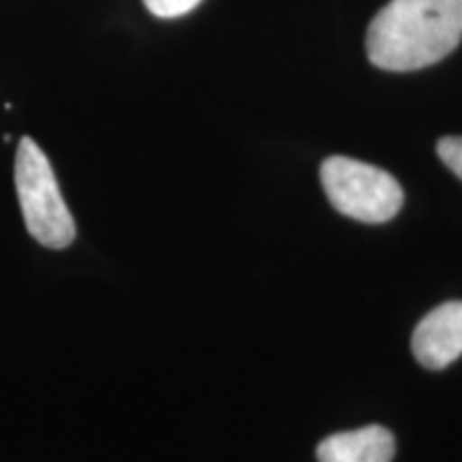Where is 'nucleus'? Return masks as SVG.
Masks as SVG:
<instances>
[{"label":"nucleus","instance_id":"nucleus-1","mask_svg":"<svg viewBox=\"0 0 462 462\" xmlns=\"http://www.w3.org/2000/svg\"><path fill=\"white\" fill-rule=\"evenodd\" d=\"M462 39V0H390L366 34L368 60L383 71H418L452 54Z\"/></svg>","mask_w":462,"mask_h":462},{"label":"nucleus","instance_id":"nucleus-2","mask_svg":"<svg viewBox=\"0 0 462 462\" xmlns=\"http://www.w3.org/2000/svg\"><path fill=\"white\" fill-rule=\"evenodd\" d=\"M15 189L26 229L39 245L67 248L75 240V223L62 199L48 157L31 137H22L15 152Z\"/></svg>","mask_w":462,"mask_h":462},{"label":"nucleus","instance_id":"nucleus-3","mask_svg":"<svg viewBox=\"0 0 462 462\" xmlns=\"http://www.w3.org/2000/svg\"><path fill=\"white\" fill-rule=\"evenodd\" d=\"M321 184L340 215L368 225L392 221L404 201L401 184L392 173L349 157L323 161Z\"/></svg>","mask_w":462,"mask_h":462},{"label":"nucleus","instance_id":"nucleus-4","mask_svg":"<svg viewBox=\"0 0 462 462\" xmlns=\"http://www.w3.org/2000/svg\"><path fill=\"white\" fill-rule=\"evenodd\" d=\"M415 360L430 371H443L462 356V302H446L432 309L413 330Z\"/></svg>","mask_w":462,"mask_h":462},{"label":"nucleus","instance_id":"nucleus-5","mask_svg":"<svg viewBox=\"0 0 462 462\" xmlns=\"http://www.w3.org/2000/svg\"><path fill=\"white\" fill-rule=\"evenodd\" d=\"M396 454L394 435L383 426L338 432L317 448L319 462H392Z\"/></svg>","mask_w":462,"mask_h":462},{"label":"nucleus","instance_id":"nucleus-6","mask_svg":"<svg viewBox=\"0 0 462 462\" xmlns=\"http://www.w3.org/2000/svg\"><path fill=\"white\" fill-rule=\"evenodd\" d=\"M199 3L201 0H143V5H146L150 14L163 17V20L189 14V11H193Z\"/></svg>","mask_w":462,"mask_h":462},{"label":"nucleus","instance_id":"nucleus-7","mask_svg":"<svg viewBox=\"0 0 462 462\" xmlns=\"http://www.w3.org/2000/svg\"><path fill=\"white\" fill-rule=\"evenodd\" d=\"M437 154L462 180V137H443V140H439Z\"/></svg>","mask_w":462,"mask_h":462}]
</instances>
